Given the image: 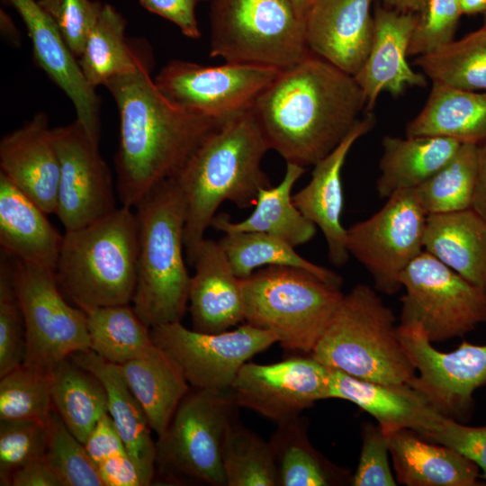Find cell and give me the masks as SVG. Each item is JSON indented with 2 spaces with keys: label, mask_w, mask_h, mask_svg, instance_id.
<instances>
[{
  "label": "cell",
  "mask_w": 486,
  "mask_h": 486,
  "mask_svg": "<svg viewBox=\"0 0 486 486\" xmlns=\"http://www.w3.org/2000/svg\"><path fill=\"white\" fill-rule=\"evenodd\" d=\"M201 0H139L148 12L175 23L190 39H199L201 31L195 16V6Z\"/></svg>",
  "instance_id": "cell-49"
},
{
  "label": "cell",
  "mask_w": 486,
  "mask_h": 486,
  "mask_svg": "<svg viewBox=\"0 0 486 486\" xmlns=\"http://www.w3.org/2000/svg\"><path fill=\"white\" fill-rule=\"evenodd\" d=\"M427 216L415 190H405L346 229L349 255L369 272L375 290L388 295L400 290L403 271L424 251Z\"/></svg>",
  "instance_id": "cell-12"
},
{
  "label": "cell",
  "mask_w": 486,
  "mask_h": 486,
  "mask_svg": "<svg viewBox=\"0 0 486 486\" xmlns=\"http://www.w3.org/2000/svg\"><path fill=\"white\" fill-rule=\"evenodd\" d=\"M238 408L230 390H190L156 441V474L168 482L227 486L223 446Z\"/></svg>",
  "instance_id": "cell-9"
},
{
  "label": "cell",
  "mask_w": 486,
  "mask_h": 486,
  "mask_svg": "<svg viewBox=\"0 0 486 486\" xmlns=\"http://www.w3.org/2000/svg\"><path fill=\"white\" fill-rule=\"evenodd\" d=\"M406 136H435L479 145L486 140V92L432 83L428 98Z\"/></svg>",
  "instance_id": "cell-31"
},
{
  "label": "cell",
  "mask_w": 486,
  "mask_h": 486,
  "mask_svg": "<svg viewBox=\"0 0 486 486\" xmlns=\"http://www.w3.org/2000/svg\"><path fill=\"white\" fill-rule=\"evenodd\" d=\"M419 436L454 449L474 463L486 481V426L470 427L445 417L437 429Z\"/></svg>",
  "instance_id": "cell-48"
},
{
  "label": "cell",
  "mask_w": 486,
  "mask_h": 486,
  "mask_svg": "<svg viewBox=\"0 0 486 486\" xmlns=\"http://www.w3.org/2000/svg\"><path fill=\"white\" fill-rule=\"evenodd\" d=\"M51 398L53 409L83 444L100 418L108 412L103 383L70 356L51 372Z\"/></svg>",
  "instance_id": "cell-33"
},
{
  "label": "cell",
  "mask_w": 486,
  "mask_h": 486,
  "mask_svg": "<svg viewBox=\"0 0 486 486\" xmlns=\"http://www.w3.org/2000/svg\"><path fill=\"white\" fill-rule=\"evenodd\" d=\"M462 14H475L486 11V0H459Z\"/></svg>",
  "instance_id": "cell-55"
},
{
  "label": "cell",
  "mask_w": 486,
  "mask_h": 486,
  "mask_svg": "<svg viewBox=\"0 0 486 486\" xmlns=\"http://www.w3.org/2000/svg\"><path fill=\"white\" fill-rule=\"evenodd\" d=\"M11 486H64L46 457L29 463L17 470Z\"/></svg>",
  "instance_id": "cell-52"
},
{
  "label": "cell",
  "mask_w": 486,
  "mask_h": 486,
  "mask_svg": "<svg viewBox=\"0 0 486 486\" xmlns=\"http://www.w3.org/2000/svg\"><path fill=\"white\" fill-rule=\"evenodd\" d=\"M59 160L55 214L66 230H77L112 213L116 206L112 177L107 163L82 124L52 128Z\"/></svg>",
  "instance_id": "cell-16"
},
{
  "label": "cell",
  "mask_w": 486,
  "mask_h": 486,
  "mask_svg": "<svg viewBox=\"0 0 486 486\" xmlns=\"http://www.w3.org/2000/svg\"><path fill=\"white\" fill-rule=\"evenodd\" d=\"M414 65L421 68L432 83L486 92V26L418 56Z\"/></svg>",
  "instance_id": "cell-38"
},
{
  "label": "cell",
  "mask_w": 486,
  "mask_h": 486,
  "mask_svg": "<svg viewBox=\"0 0 486 486\" xmlns=\"http://www.w3.org/2000/svg\"><path fill=\"white\" fill-rule=\"evenodd\" d=\"M206 1H211V0H206Z\"/></svg>",
  "instance_id": "cell-59"
},
{
  "label": "cell",
  "mask_w": 486,
  "mask_h": 486,
  "mask_svg": "<svg viewBox=\"0 0 486 486\" xmlns=\"http://www.w3.org/2000/svg\"><path fill=\"white\" fill-rule=\"evenodd\" d=\"M210 56L284 70L309 50L291 0H211Z\"/></svg>",
  "instance_id": "cell-8"
},
{
  "label": "cell",
  "mask_w": 486,
  "mask_h": 486,
  "mask_svg": "<svg viewBox=\"0 0 486 486\" xmlns=\"http://www.w3.org/2000/svg\"><path fill=\"white\" fill-rule=\"evenodd\" d=\"M152 339L194 389L223 392L244 364L277 343L272 333L245 322L235 329L206 333L181 321L150 328Z\"/></svg>",
  "instance_id": "cell-13"
},
{
  "label": "cell",
  "mask_w": 486,
  "mask_h": 486,
  "mask_svg": "<svg viewBox=\"0 0 486 486\" xmlns=\"http://www.w3.org/2000/svg\"><path fill=\"white\" fill-rule=\"evenodd\" d=\"M46 425L33 420H0V485L11 486L14 473L45 456Z\"/></svg>",
  "instance_id": "cell-44"
},
{
  "label": "cell",
  "mask_w": 486,
  "mask_h": 486,
  "mask_svg": "<svg viewBox=\"0 0 486 486\" xmlns=\"http://www.w3.org/2000/svg\"><path fill=\"white\" fill-rule=\"evenodd\" d=\"M298 16L304 20L307 13L316 2V0H291Z\"/></svg>",
  "instance_id": "cell-57"
},
{
  "label": "cell",
  "mask_w": 486,
  "mask_h": 486,
  "mask_svg": "<svg viewBox=\"0 0 486 486\" xmlns=\"http://www.w3.org/2000/svg\"><path fill=\"white\" fill-rule=\"evenodd\" d=\"M26 352L23 365L50 374L61 361L90 350L86 312L68 303L55 269L13 259Z\"/></svg>",
  "instance_id": "cell-10"
},
{
  "label": "cell",
  "mask_w": 486,
  "mask_h": 486,
  "mask_svg": "<svg viewBox=\"0 0 486 486\" xmlns=\"http://www.w3.org/2000/svg\"><path fill=\"white\" fill-rule=\"evenodd\" d=\"M0 173L47 214H55L59 160L46 113H36L2 138Z\"/></svg>",
  "instance_id": "cell-22"
},
{
  "label": "cell",
  "mask_w": 486,
  "mask_h": 486,
  "mask_svg": "<svg viewBox=\"0 0 486 486\" xmlns=\"http://www.w3.org/2000/svg\"><path fill=\"white\" fill-rule=\"evenodd\" d=\"M329 368L314 359L295 356L260 364L247 362L230 392L238 407L277 424L300 416L316 401L329 399Z\"/></svg>",
  "instance_id": "cell-17"
},
{
  "label": "cell",
  "mask_w": 486,
  "mask_h": 486,
  "mask_svg": "<svg viewBox=\"0 0 486 486\" xmlns=\"http://www.w3.org/2000/svg\"><path fill=\"white\" fill-rule=\"evenodd\" d=\"M84 445L96 465L105 459L127 452L108 412L100 418Z\"/></svg>",
  "instance_id": "cell-50"
},
{
  "label": "cell",
  "mask_w": 486,
  "mask_h": 486,
  "mask_svg": "<svg viewBox=\"0 0 486 486\" xmlns=\"http://www.w3.org/2000/svg\"><path fill=\"white\" fill-rule=\"evenodd\" d=\"M0 378V420L45 424L53 410L51 373L22 364Z\"/></svg>",
  "instance_id": "cell-41"
},
{
  "label": "cell",
  "mask_w": 486,
  "mask_h": 486,
  "mask_svg": "<svg viewBox=\"0 0 486 486\" xmlns=\"http://www.w3.org/2000/svg\"><path fill=\"white\" fill-rule=\"evenodd\" d=\"M280 71L256 65L203 66L173 59L159 70L154 82L173 105L220 120L251 109Z\"/></svg>",
  "instance_id": "cell-14"
},
{
  "label": "cell",
  "mask_w": 486,
  "mask_h": 486,
  "mask_svg": "<svg viewBox=\"0 0 486 486\" xmlns=\"http://www.w3.org/2000/svg\"><path fill=\"white\" fill-rule=\"evenodd\" d=\"M461 144L444 137L385 136L376 182L379 197L388 199L395 193L416 189L441 169Z\"/></svg>",
  "instance_id": "cell-30"
},
{
  "label": "cell",
  "mask_w": 486,
  "mask_h": 486,
  "mask_svg": "<svg viewBox=\"0 0 486 486\" xmlns=\"http://www.w3.org/2000/svg\"><path fill=\"white\" fill-rule=\"evenodd\" d=\"M126 20L112 5L103 4L78 63L86 81L94 88L129 74L147 56L131 47L126 37Z\"/></svg>",
  "instance_id": "cell-34"
},
{
  "label": "cell",
  "mask_w": 486,
  "mask_h": 486,
  "mask_svg": "<svg viewBox=\"0 0 486 486\" xmlns=\"http://www.w3.org/2000/svg\"><path fill=\"white\" fill-rule=\"evenodd\" d=\"M387 436L397 481L408 486H475L478 466L454 449L400 429Z\"/></svg>",
  "instance_id": "cell-27"
},
{
  "label": "cell",
  "mask_w": 486,
  "mask_h": 486,
  "mask_svg": "<svg viewBox=\"0 0 486 486\" xmlns=\"http://www.w3.org/2000/svg\"><path fill=\"white\" fill-rule=\"evenodd\" d=\"M63 235L32 200L0 173V246L13 259L56 269Z\"/></svg>",
  "instance_id": "cell-25"
},
{
  "label": "cell",
  "mask_w": 486,
  "mask_h": 486,
  "mask_svg": "<svg viewBox=\"0 0 486 486\" xmlns=\"http://www.w3.org/2000/svg\"><path fill=\"white\" fill-rule=\"evenodd\" d=\"M477 146L462 143L455 155L415 190L427 215L472 207L477 176Z\"/></svg>",
  "instance_id": "cell-39"
},
{
  "label": "cell",
  "mask_w": 486,
  "mask_h": 486,
  "mask_svg": "<svg viewBox=\"0 0 486 486\" xmlns=\"http://www.w3.org/2000/svg\"><path fill=\"white\" fill-rule=\"evenodd\" d=\"M24 22L35 62L72 102L76 120L95 141L100 140V99L86 79L77 58L57 25L36 0H4Z\"/></svg>",
  "instance_id": "cell-18"
},
{
  "label": "cell",
  "mask_w": 486,
  "mask_h": 486,
  "mask_svg": "<svg viewBox=\"0 0 486 486\" xmlns=\"http://www.w3.org/2000/svg\"><path fill=\"white\" fill-rule=\"evenodd\" d=\"M418 14L378 7L374 15V36L370 51L355 76L361 87L364 109L371 112L382 92L399 96L407 86H427V76L407 61Z\"/></svg>",
  "instance_id": "cell-20"
},
{
  "label": "cell",
  "mask_w": 486,
  "mask_h": 486,
  "mask_svg": "<svg viewBox=\"0 0 486 486\" xmlns=\"http://www.w3.org/2000/svg\"><path fill=\"white\" fill-rule=\"evenodd\" d=\"M484 25L486 26V11L484 12Z\"/></svg>",
  "instance_id": "cell-58"
},
{
  "label": "cell",
  "mask_w": 486,
  "mask_h": 486,
  "mask_svg": "<svg viewBox=\"0 0 486 486\" xmlns=\"http://www.w3.org/2000/svg\"><path fill=\"white\" fill-rule=\"evenodd\" d=\"M472 208L486 220V140L477 146V176Z\"/></svg>",
  "instance_id": "cell-53"
},
{
  "label": "cell",
  "mask_w": 486,
  "mask_h": 486,
  "mask_svg": "<svg viewBox=\"0 0 486 486\" xmlns=\"http://www.w3.org/2000/svg\"><path fill=\"white\" fill-rule=\"evenodd\" d=\"M87 319L90 350L122 364L158 351L150 328L130 304L82 309Z\"/></svg>",
  "instance_id": "cell-35"
},
{
  "label": "cell",
  "mask_w": 486,
  "mask_h": 486,
  "mask_svg": "<svg viewBox=\"0 0 486 486\" xmlns=\"http://www.w3.org/2000/svg\"><path fill=\"white\" fill-rule=\"evenodd\" d=\"M1 28L4 32V34L9 37V39H14V37H17V32L14 24L13 23L8 14L3 11H1Z\"/></svg>",
  "instance_id": "cell-56"
},
{
  "label": "cell",
  "mask_w": 486,
  "mask_h": 486,
  "mask_svg": "<svg viewBox=\"0 0 486 486\" xmlns=\"http://www.w3.org/2000/svg\"><path fill=\"white\" fill-rule=\"evenodd\" d=\"M388 8L406 13L418 14L427 0H382Z\"/></svg>",
  "instance_id": "cell-54"
},
{
  "label": "cell",
  "mask_w": 486,
  "mask_h": 486,
  "mask_svg": "<svg viewBox=\"0 0 486 486\" xmlns=\"http://www.w3.org/2000/svg\"><path fill=\"white\" fill-rule=\"evenodd\" d=\"M270 149L251 109L222 119L197 145L173 179L186 207L184 249L193 265L220 205L254 206L270 186L261 163Z\"/></svg>",
  "instance_id": "cell-3"
},
{
  "label": "cell",
  "mask_w": 486,
  "mask_h": 486,
  "mask_svg": "<svg viewBox=\"0 0 486 486\" xmlns=\"http://www.w3.org/2000/svg\"><path fill=\"white\" fill-rule=\"evenodd\" d=\"M461 14L459 0H427L418 14L409 55H424L453 41Z\"/></svg>",
  "instance_id": "cell-45"
},
{
  "label": "cell",
  "mask_w": 486,
  "mask_h": 486,
  "mask_svg": "<svg viewBox=\"0 0 486 486\" xmlns=\"http://www.w3.org/2000/svg\"><path fill=\"white\" fill-rule=\"evenodd\" d=\"M45 457L64 486H104L85 445L66 427L53 409L46 423Z\"/></svg>",
  "instance_id": "cell-42"
},
{
  "label": "cell",
  "mask_w": 486,
  "mask_h": 486,
  "mask_svg": "<svg viewBox=\"0 0 486 486\" xmlns=\"http://www.w3.org/2000/svg\"><path fill=\"white\" fill-rule=\"evenodd\" d=\"M26 352L22 313L14 281L13 258L0 255V377L23 364Z\"/></svg>",
  "instance_id": "cell-43"
},
{
  "label": "cell",
  "mask_w": 486,
  "mask_h": 486,
  "mask_svg": "<svg viewBox=\"0 0 486 486\" xmlns=\"http://www.w3.org/2000/svg\"><path fill=\"white\" fill-rule=\"evenodd\" d=\"M400 283V323H418L431 342L462 338L486 323V292L426 251Z\"/></svg>",
  "instance_id": "cell-11"
},
{
  "label": "cell",
  "mask_w": 486,
  "mask_h": 486,
  "mask_svg": "<svg viewBox=\"0 0 486 486\" xmlns=\"http://www.w3.org/2000/svg\"><path fill=\"white\" fill-rule=\"evenodd\" d=\"M227 486H279L269 442L234 421L223 446Z\"/></svg>",
  "instance_id": "cell-40"
},
{
  "label": "cell",
  "mask_w": 486,
  "mask_h": 486,
  "mask_svg": "<svg viewBox=\"0 0 486 486\" xmlns=\"http://www.w3.org/2000/svg\"><path fill=\"white\" fill-rule=\"evenodd\" d=\"M389 453L387 436L379 426L365 424L359 463L351 484L353 486L397 485L390 467Z\"/></svg>",
  "instance_id": "cell-47"
},
{
  "label": "cell",
  "mask_w": 486,
  "mask_h": 486,
  "mask_svg": "<svg viewBox=\"0 0 486 486\" xmlns=\"http://www.w3.org/2000/svg\"><path fill=\"white\" fill-rule=\"evenodd\" d=\"M374 123L375 117L371 112L360 118L345 139L314 165L309 183L292 194L295 206L323 233L328 259L338 267L345 266L350 256L346 229L341 223L344 204L341 172L354 143L368 133Z\"/></svg>",
  "instance_id": "cell-21"
},
{
  "label": "cell",
  "mask_w": 486,
  "mask_h": 486,
  "mask_svg": "<svg viewBox=\"0 0 486 486\" xmlns=\"http://www.w3.org/2000/svg\"><path fill=\"white\" fill-rule=\"evenodd\" d=\"M235 274L246 278L261 266H284L306 270L324 282L341 287L342 277L314 264L285 240L262 232H227L218 241Z\"/></svg>",
  "instance_id": "cell-37"
},
{
  "label": "cell",
  "mask_w": 486,
  "mask_h": 486,
  "mask_svg": "<svg viewBox=\"0 0 486 486\" xmlns=\"http://www.w3.org/2000/svg\"><path fill=\"white\" fill-rule=\"evenodd\" d=\"M364 107L355 76L310 52L281 70L251 110L269 148L306 167L345 139Z\"/></svg>",
  "instance_id": "cell-1"
},
{
  "label": "cell",
  "mask_w": 486,
  "mask_h": 486,
  "mask_svg": "<svg viewBox=\"0 0 486 486\" xmlns=\"http://www.w3.org/2000/svg\"><path fill=\"white\" fill-rule=\"evenodd\" d=\"M329 371V399L355 403L377 420L385 436L403 428L421 436L437 429L446 417L409 383L371 382Z\"/></svg>",
  "instance_id": "cell-23"
},
{
  "label": "cell",
  "mask_w": 486,
  "mask_h": 486,
  "mask_svg": "<svg viewBox=\"0 0 486 486\" xmlns=\"http://www.w3.org/2000/svg\"><path fill=\"white\" fill-rule=\"evenodd\" d=\"M79 366L95 375L107 393L108 413L126 450L147 483L156 476V442L148 418L124 380L118 364L106 361L92 350L70 356Z\"/></svg>",
  "instance_id": "cell-26"
},
{
  "label": "cell",
  "mask_w": 486,
  "mask_h": 486,
  "mask_svg": "<svg viewBox=\"0 0 486 486\" xmlns=\"http://www.w3.org/2000/svg\"><path fill=\"white\" fill-rule=\"evenodd\" d=\"M73 54L79 58L103 3L93 0H39Z\"/></svg>",
  "instance_id": "cell-46"
},
{
  "label": "cell",
  "mask_w": 486,
  "mask_h": 486,
  "mask_svg": "<svg viewBox=\"0 0 486 486\" xmlns=\"http://www.w3.org/2000/svg\"><path fill=\"white\" fill-rule=\"evenodd\" d=\"M150 64L146 56L137 69L104 86L120 115L116 191L122 205L131 208L156 185L173 178L222 120L173 105L151 78Z\"/></svg>",
  "instance_id": "cell-2"
},
{
  "label": "cell",
  "mask_w": 486,
  "mask_h": 486,
  "mask_svg": "<svg viewBox=\"0 0 486 486\" xmlns=\"http://www.w3.org/2000/svg\"><path fill=\"white\" fill-rule=\"evenodd\" d=\"M139 224L131 207L66 230L55 269L61 291L80 309L130 304L138 278Z\"/></svg>",
  "instance_id": "cell-5"
},
{
  "label": "cell",
  "mask_w": 486,
  "mask_h": 486,
  "mask_svg": "<svg viewBox=\"0 0 486 486\" xmlns=\"http://www.w3.org/2000/svg\"><path fill=\"white\" fill-rule=\"evenodd\" d=\"M395 317L374 289L344 294L311 356L327 367L383 383H408L416 369L398 337Z\"/></svg>",
  "instance_id": "cell-6"
},
{
  "label": "cell",
  "mask_w": 486,
  "mask_h": 486,
  "mask_svg": "<svg viewBox=\"0 0 486 486\" xmlns=\"http://www.w3.org/2000/svg\"><path fill=\"white\" fill-rule=\"evenodd\" d=\"M305 173V167L286 163L282 181L275 186L261 188L254 211L245 220L233 221L228 214L215 215L211 227L223 233L262 232L280 238L292 246L310 242L316 235L317 227L295 206L292 188Z\"/></svg>",
  "instance_id": "cell-29"
},
{
  "label": "cell",
  "mask_w": 486,
  "mask_h": 486,
  "mask_svg": "<svg viewBox=\"0 0 486 486\" xmlns=\"http://www.w3.org/2000/svg\"><path fill=\"white\" fill-rule=\"evenodd\" d=\"M373 0H316L304 18L309 50L355 76L371 49Z\"/></svg>",
  "instance_id": "cell-19"
},
{
  "label": "cell",
  "mask_w": 486,
  "mask_h": 486,
  "mask_svg": "<svg viewBox=\"0 0 486 486\" xmlns=\"http://www.w3.org/2000/svg\"><path fill=\"white\" fill-rule=\"evenodd\" d=\"M118 366L152 430L162 435L190 391L182 372L159 347L150 356Z\"/></svg>",
  "instance_id": "cell-32"
},
{
  "label": "cell",
  "mask_w": 486,
  "mask_h": 486,
  "mask_svg": "<svg viewBox=\"0 0 486 486\" xmlns=\"http://www.w3.org/2000/svg\"><path fill=\"white\" fill-rule=\"evenodd\" d=\"M397 332L418 372L408 383L446 417L466 420L474 392L486 384V345L464 341L454 351L441 352L418 323H400Z\"/></svg>",
  "instance_id": "cell-15"
},
{
  "label": "cell",
  "mask_w": 486,
  "mask_h": 486,
  "mask_svg": "<svg viewBox=\"0 0 486 486\" xmlns=\"http://www.w3.org/2000/svg\"><path fill=\"white\" fill-rule=\"evenodd\" d=\"M139 224L138 278L133 309L149 328L181 321L188 304L186 207L173 178L151 189L134 207Z\"/></svg>",
  "instance_id": "cell-4"
},
{
  "label": "cell",
  "mask_w": 486,
  "mask_h": 486,
  "mask_svg": "<svg viewBox=\"0 0 486 486\" xmlns=\"http://www.w3.org/2000/svg\"><path fill=\"white\" fill-rule=\"evenodd\" d=\"M104 486H147L139 467L126 452L99 463Z\"/></svg>",
  "instance_id": "cell-51"
},
{
  "label": "cell",
  "mask_w": 486,
  "mask_h": 486,
  "mask_svg": "<svg viewBox=\"0 0 486 486\" xmlns=\"http://www.w3.org/2000/svg\"><path fill=\"white\" fill-rule=\"evenodd\" d=\"M424 251L486 292V220L472 208L428 215Z\"/></svg>",
  "instance_id": "cell-28"
},
{
  "label": "cell",
  "mask_w": 486,
  "mask_h": 486,
  "mask_svg": "<svg viewBox=\"0 0 486 486\" xmlns=\"http://www.w3.org/2000/svg\"><path fill=\"white\" fill-rule=\"evenodd\" d=\"M269 444L279 486H328L337 484L342 478V472L311 446L306 420L300 416L279 423Z\"/></svg>",
  "instance_id": "cell-36"
},
{
  "label": "cell",
  "mask_w": 486,
  "mask_h": 486,
  "mask_svg": "<svg viewBox=\"0 0 486 486\" xmlns=\"http://www.w3.org/2000/svg\"><path fill=\"white\" fill-rule=\"evenodd\" d=\"M192 266L188 309L193 329L219 333L245 322L241 279L219 242L204 238Z\"/></svg>",
  "instance_id": "cell-24"
},
{
  "label": "cell",
  "mask_w": 486,
  "mask_h": 486,
  "mask_svg": "<svg viewBox=\"0 0 486 486\" xmlns=\"http://www.w3.org/2000/svg\"><path fill=\"white\" fill-rule=\"evenodd\" d=\"M245 322L286 350L311 354L344 293L300 268L269 266L241 279Z\"/></svg>",
  "instance_id": "cell-7"
}]
</instances>
